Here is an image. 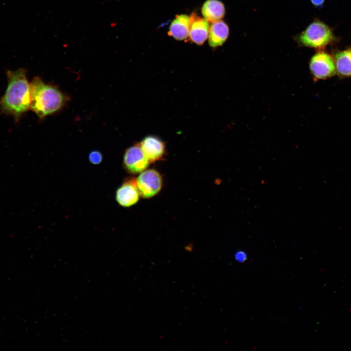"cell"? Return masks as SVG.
<instances>
[{
	"mask_svg": "<svg viewBox=\"0 0 351 351\" xmlns=\"http://www.w3.org/2000/svg\"><path fill=\"white\" fill-rule=\"evenodd\" d=\"M30 108L40 118L59 110L65 102V97L56 87L35 78L30 84Z\"/></svg>",
	"mask_w": 351,
	"mask_h": 351,
	"instance_id": "2",
	"label": "cell"
},
{
	"mask_svg": "<svg viewBox=\"0 0 351 351\" xmlns=\"http://www.w3.org/2000/svg\"><path fill=\"white\" fill-rule=\"evenodd\" d=\"M229 35L228 25L223 20H219L212 23L209 27L208 43L213 48L222 45Z\"/></svg>",
	"mask_w": 351,
	"mask_h": 351,
	"instance_id": "10",
	"label": "cell"
},
{
	"mask_svg": "<svg viewBox=\"0 0 351 351\" xmlns=\"http://www.w3.org/2000/svg\"><path fill=\"white\" fill-rule=\"evenodd\" d=\"M150 161L143 152L139 144H135L128 148L123 156V164L125 169L132 174H137L144 171L148 167Z\"/></svg>",
	"mask_w": 351,
	"mask_h": 351,
	"instance_id": "6",
	"label": "cell"
},
{
	"mask_svg": "<svg viewBox=\"0 0 351 351\" xmlns=\"http://www.w3.org/2000/svg\"><path fill=\"white\" fill-rule=\"evenodd\" d=\"M235 259L239 262H244L247 258L246 253L242 250L237 251L234 254Z\"/></svg>",
	"mask_w": 351,
	"mask_h": 351,
	"instance_id": "15",
	"label": "cell"
},
{
	"mask_svg": "<svg viewBox=\"0 0 351 351\" xmlns=\"http://www.w3.org/2000/svg\"><path fill=\"white\" fill-rule=\"evenodd\" d=\"M8 85L0 99V108L6 115L18 121L30 106V88L26 70L20 68L7 72Z\"/></svg>",
	"mask_w": 351,
	"mask_h": 351,
	"instance_id": "1",
	"label": "cell"
},
{
	"mask_svg": "<svg viewBox=\"0 0 351 351\" xmlns=\"http://www.w3.org/2000/svg\"><path fill=\"white\" fill-rule=\"evenodd\" d=\"M334 38L332 30L328 25L321 21L315 20L301 33L299 40L305 46L321 49L331 43Z\"/></svg>",
	"mask_w": 351,
	"mask_h": 351,
	"instance_id": "3",
	"label": "cell"
},
{
	"mask_svg": "<svg viewBox=\"0 0 351 351\" xmlns=\"http://www.w3.org/2000/svg\"><path fill=\"white\" fill-rule=\"evenodd\" d=\"M190 18L188 15H177L171 22L168 34L174 39L182 40L189 37Z\"/></svg>",
	"mask_w": 351,
	"mask_h": 351,
	"instance_id": "11",
	"label": "cell"
},
{
	"mask_svg": "<svg viewBox=\"0 0 351 351\" xmlns=\"http://www.w3.org/2000/svg\"><path fill=\"white\" fill-rule=\"evenodd\" d=\"M89 160L92 164H98L102 160V155L98 151H93L89 155Z\"/></svg>",
	"mask_w": 351,
	"mask_h": 351,
	"instance_id": "14",
	"label": "cell"
},
{
	"mask_svg": "<svg viewBox=\"0 0 351 351\" xmlns=\"http://www.w3.org/2000/svg\"><path fill=\"white\" fill-rule=\"evenodd\" d=\"M190 18L189 39L197 45H202L208 36L209 22L204 18L197 16L195 13H193Z\"/></svg>",
	"mask_w": 351,
	"mask_h": 351,
	"instance_id": "8",
	"label": "cell"
},
{
	"mask_svg": "<svg viewBox=\"0 0 351 351\" xmlns=\"http://www.w3.org/2000/svg\"><path fill=\"white\" fill-rule=\"evenodd\" d=\"M312 3L315 7H321L325 1V0H310Z\"/></svg>",
	"mask_w": 351,
	"mask_h": 351,
	"instance_id": "16",
	"label": "cell"
},
{
	"mask_svg": "<svg viewBox=\"0 0 351 351\" xmlns=\"http://www.w3.org/2000/svg\"><path fill=\"white\" fill-rule=\"evenodd\" d=\"M310 69L317 79H324L333 76L336 67L332 57L324 52H319L313 55L310 62Z\"/></svg>",
	"mask_w": 351,
	"mask_h": 351,
	"instance_id": "5",
	"label": "cell"
},
{
	"mask_svg": "<svg viewBox=\"0 0 351 351\" xmlns=\"http://www.w3.org/2000/svg\"><path fill=\"white\" fill-rule=\"evenodd\" d=\"M139 195L144 198H150L156 195L162 186V177L154 169L143 171L136 179Z\"/></svg>",
	"mask_w": 351,
	"mask_h": 351,
	"instance_id": "4",
	"label": "cell"
},
{
	"mask_svg": "<svg viewBox=\"0 0 351 351\" xmlns=\"http://www.w3.org/2000/svg\"><path fill=\"white\" fill-rule=\"evenodd\" d=\"M336 70L343 76H351V48L339 52L335 57Z\"/></svg>",
	"mask_w": 351,
	"mask_h": 351,
	"instance_id": "13",
	"label": "cell"
},
{
	"mask_svg": "<svg viewBox=\"0 0 351 351\" xmlns=\"http://www.w3.org/2000/svg\"><path fill=\"white\" fill-rule=\"evenodd\" d=\"M201 12L204 18L212 23L224 17L225 8L224 4L219 0H207L203 4Z\"/></svg>",
	"mask_w": 351,
	"mask_h": 351,
	"instance_id": "12",
	"label": "cell"
},
{
	"mask_svg": "<svg viewBox=\"0 0 351 351\" xmlns=\"http://www.w3.org/2000/svg\"><path fill=\"white\" fill-rule=\"evenodd\" d=\"M139 195L136 180L130 179L117 189L116 199L122 207H130L138 201Z\"/></svg>",
	"mask_w": 351,
	"mask_h": 351,
	"instance_id": "9",
	"label": "cell"
},
{
	"mask_svg": "<svg viewBox=\"0 0 351 351\" xmlns=\"http://www.w3.org/2000/svg\"><path fill=\"white\" fill-rule=\"evenodd\" d=\"M139 145L150 162H154L163 158L165 153V145L158 137L153 135L145 136Z\"/></svg>",
	"mask_w": 351,
	"mask_h": 351,
	"instance_id": "7",
	"label": "cell"
}]
</instances>
